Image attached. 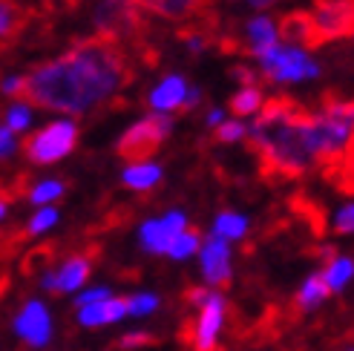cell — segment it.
Wrapping results in <instances>:
<instances>
[{
    "mask_svg": "<svg viewBox=\"0 0 354 351\" xmlns=\"http://www.w3.org/2000/svg\"><path fill=\"white\" fill-rule=\"evenodd\" d=\"M136 78V64L124 44L90 35L61 52L58 58L32 66L26 75H12L3 81L6 95L24 101L26 107L49 113L84 115L104 110L107 101Z\"/></svg>",
    "mask_w": 354,
    "mask_h": 351,
    "instance_id": "6da1fadb",
    "label": "cell"
},
{
    "mask_svg": "<svg viewBox=\"0 0 354 351\" xmlns=\"http://www.w3.org/2000/svg\"><path fill=\"white\" fill-rule=\"evenodd\" d=\"M242 138L245 147L257 155L259 176L265 182H297L317 167L311 142V110L288 95L262 101V110L251 130Z\"/></svg>",
    "mask_w": 354,
    "mask_h": 351,
    "instance_id": "7a4b0ae2",
    "label": "cell"
},
{
    "mask_svg": "<svg viewBox=\"0 0 354 351\" xmlns=\"http://www.w3.org/2000/svg\"><path fill=\"white\" fill-rule=\"evenodd\" d=\"M93 21H95V35L118 41L124 46L127 44L136 46L141 52V58H145V52L150 49V44L145 41L147 17L141 15L136 0H98Z\"/></svg>",
    "mask_w": 354,
    "mask_h": 351,
    "instance_id": "3957f363",
    "label": "cell"
},
{
    "mask_svg": "<svg viewBox=\"0 0 354 351\" xmlns=\"http://www.w3.org/2000/svg\"><path fill=\"white\" fill-rule=\"evenodd\" d=\"M170 118L167 115H147L130 124L127 130L121 133L118 144H115V153L121 155L124 162H133V164H145L150 162L153 155L162 150L165 138L170 135Z\"/></svg>",
    "mask_w": 354,
    "mask_h": 351,
    "instance_id": "277c9868",
    "label": "cell"
},
{
    "mask_svg": "<svg viewBox=\"0 0 354 351\" xmlns=\"http://www.w3.org/2000/svg\"><path fill=\"white\" fill-rule=\"evenodd\" d=\"M75 144H78V127L73 121H52L44 130L24 138L21 153L32 164H55L66 159L75 150Z\"/></svg>",
    "mask_w": 354,
    "mask_h": 351,
    "instance_id": "5b68a950",
    "label": "cell"
},
{
    "mask_svg": "<svg viewBox=\"0 0 354 351\" xmlns=\"http://www.w3.org/2000/svg\"><path fill=\"white\" fill-rule=\"evenodd\" d=\"M136 6L179 26H202L210 32H219L222 26L216 15V0H136Z\"/></svg>",
    "mask_w": 354,
    "mask_h": 351,
    "instance_id": "8992f818",
    "label": "cell"
},
{
    "mask_svg": "<svg viewBox=\"0 0 354 351\" xmlns=\"http://www.w3.org/2000/svg\"><path fill=\"white\" fill-rule=\"evenodd\" d=\"M259 69L268 81L277 84H297V81H308L320 75V66H317L303 49H294L286 44H277L268 52L259 55Z\"/></svg>",
    "mask_w": 354,
    "mask_h": 351,
    "instance_id": "52a82bcc",
    "label": "cell"
},
{
    "mask_svg": "<svg viewBox=\"0 0 354 351\" xmlns=\"http://www.w3.org/2000/svg\"><path fill=\"white\" fill-rule=\"evenodd\" d=\"M308 12L320 46L331 41H346L354 35V0H314Z\"/></svg>",
    "mask_w": 354,
    "mask_h": 351,
    "instance_id": "ba28073f",
    "label": "cell"
},
{
    "mask_svg": "<svg viewBox=\"0 0 354 351\" xmlns=\"http://www.w3.org/2000/svg\"><path fill=\"white\" fill-rule=\"evenodd\" d=\"M225 325V296L210 288L207 300L199 305V317L190 325V345L193 351H214Z\"/></svg>",
    "mask_w": 354,
    "mask_h": 351,
    "instance_id": "9c48e42d",
    "label": "cell"
},
{
    "mask_svg": "<svg viewBox=\"0 0 354 351\" xmlns=\"http://www.w3.org/2000/svg\"><path fill=\"white\" fill-rule=\"evenodd\" d=\"M182 231H187V216L182 214V210H170V214L158 216V219H147L145 225H141L138 242H141V248H145L147 254L167 256L173 239L179 236Z\"/></svg>",
    "mask_w": 354,
    "mask_h": 351,
    "instance_id": "30bf717a",
    "label": "cell"
},
{
    "mask_svg": "<svg viewBox=\"0 0 354 351\" xmlns=\"http://www.w3.org/2000/svg\"><path fill=\"white\" fill-rule=\"evenodd\" d=\"M93 259L95 254H73L69 259H64L58 271H44L41 274V285L46 291H55V294H75L78 288H84V283L90 279L93 274Z\"/></svg>",
    "mask_w": 354,
    "mask_h": 351,
    "instance_id": "8fae6325",
    "label": "cell"
},
{
    "mask_svg": "<svg viewBox=\"0 0 354 351\" xmlns=\"http://www.w3.org/2000/svg\"><path fill=\"white\" fill-rule=\"evenodd\" d=\"M15 334L21 337L29 348H44L52 340V317L49 308L41 300H26L21 305V311L15 314Z\"/></svg>",
    "mask_w": 354,
    "mask_h": 351,
    "instance_id": "7c38bea8",
    "label": "cell"
},
{
    "mask_svg": "<svg viewBox=\"0 0 354 351\" xmlns=\"http://www.w3.org/2000/svg\"><path fill=\"white\" fill-rule=\"evenodd\" d=\"M199 265H202V276L207 288H222L231 283L234 268H231V248H227V242L210 234L199 248Z\"/></svg>",
    "mask_w": 354,
    "mask_h": 351,
    "instance_id": "4fadbf2b",
    "label": "cell"
},
{
    "mask_svg": "<svg viewBox=\"0 0 354 351\" xmlns=\"http://www.w3.org/2000/svg\"><path fill=\"white\" fill-rule=\"evenodd\" d=\"M277 35L282 38L286 46H294V49H320L317 44V32H314V21H311V12L306 9H291L286 12L277 21Z\"/></svg>",
    "mask_w": 354,
    "mask_h": 351,
    "instance_id": "5bb4252c",
    "label": "cell"
},
{
    "mask_svg": "<svg viewBox=\"0 0 354 351\" xmlns=\"http://www.w3.org/2000/svg\"><path fill=\"white\" fill-rule=\"evenodd\" d=\"M124 317H127V300H121V296H110V300H101V303L78 308V325L81 328L113 325Z\"/></svg>",
    "mask_w": 354,
    "mask_h": 351,
    "instance_id": "9a60e30c",
    "label": "cell"
},
{
    "mask_svg": "<svg viewBox=\"0 0 354 351\" xmlns=\"http://www.w3.org/2000/svg\"><path fill=\"white\" fill-rule=\"evenodd\" d=\"M185 95H187L185 78H182V75H167V78L150 93V107L158 110V113H170V110L179 113Z\"/></svg>",
    "mask_w": 354,
    "mask_h": 351,
    "instance_id": "2e32d148",
    "label": "cell"
},
{
    "mask_svg": "<svg viewBox=\"0 0 354 351\" xmlns=\"http://www.w3.org/2000/svg\"><path fill=\"white\" fill-rule=\"evenodd\" d=\"M328 285H326V279L323 274H311L306 276V283L299 285L297 291V311H314V308H320L326 300H328Z\"/></svg>",
    "mask_w": 354,
    "mask_h": 351,
    "instance_id": "e0dca14e",
    "label": "cell"
},
{
    "mask_svg": "<svg viewBox=\"0 0 354 351\" xmlns=\"http://www.w3.org/2000/svg\"><path fill=\"white\" fill-rule=\"evenodd\" d=\"M121 182L124 187L130 190H150L162 182V167L153 164V162H145V164H130L127 170L121 173Z\"/></svg>",
    "mask_w": 354,
    "mask_h": 351,
    "instance_id": "ac0fdd59",
    "label": "cell"
},
{
    "mask_svg": "<svg viewBox=\"0 0 354 351\" xmlns=\"http://www.w3.org/2000/svg\"><path fill=\"white\" fill-rule=\"evenodd\" d=\"M323 279H326V285L331 294H340L348 283H351V276H354V259L351 256H334L326 262V268L320 271Z\"/></svg>",
    "mask_w": 354,
    "mask_h": 351,
    "instance_id": "d6986e66",
    "label": "cell"
},
{
    "mask_svg": "<svg viewBox=\"0 0 354 351\" xmlns=\"http://www.w3.org/2000/svg\"><path fill=\"white\" fill-rule=\"evenodd\" d=\"M248 234V219L242 214H234V210H222V214L214 219V236L225 239V242H236Z\"/></svg>",
    "mask_w": 354,
    "mask_h": 351,
    "instance_id": "ffe728a7",
    "label": "cell"
},
{
    "mask_svg": "<svg viewBox=\"0 0 354 351\" xmlns=\"http://www.w3.org/2000/svg\"><path fill=\"white\" fill-rule=\"evenodd\" d=\"M259 107H262V86H242V90L227 101V110L234 115H254Z\"/></svg>",
    "mask_w": 354,
    "mask_h": 351,
    "instance_id": "44dd1931",
    "label": "cell"
},
{
    "mask_svg": "<svg viewBox=\"0 0 354 351\" xmlns=\"http://www.w3.org/2000/svg\"><path fill=\"white\" fill-rule=\"evenodd\" d=\"M202 248V234L196 231V227H190V231H182L179 236L173 239V245H170V251H167V256L170 259H187V256H193Z\"/></svg>",
    "mask_w": 354,
    "mask_h": 351,
    "instance_id": "7402d4cb",
    "label": "cell"
},
{
    "mask_svg": "<svg viewBox=\"0 0 354 351\" xmlns=\"http://www.w3.org/2000/svg\"><path fill=\"white\" fill-rule=\"evenodd\" d=\"M64 196V182L61 179H46L41 184H35L29 190V202L32 205H52L55 199Z\"/></svg>",
    "mask_w": 354,
    "mask_h": 351,
    "instance_id": "603a6c76",
    "label": "cell"
},
{
    "mask_svg": "<svg viewBox=\"0 0 354 351\" xmlns=\"http://www.w3.org/2000/svg\"><path fill=\"white\" fill-rule=\"evenodd\" d=\"M158 296L145 291V294H133L127 296V317H150V314L158 308Z\"/></svg>",
    "mask_w": 354,
    "mask_h": 351,
    "instance_id": "cb8c5ba5",
    "label": "cell"
},
{
    "mask_svg": "<svg viewBox=\"0 0 354 351\" xmlns=\"http://www.w3.org/2000/svg\"><path fill=\"white\" fill-rule=\"evenodd\" d=\"M55 225H58V210H55V207H41L38 214L29 219V225H26L24 234H26V236H41V234L52 231Z\"/></svg>",
    "mask_w": 354,
    "mask_h": 351,
    "instance_id": "d4e9b609",
    "label": "cell"
},
{
    "mask_svg": "<svg viewBox=\"0 0 354 351\" xmlns=\"http://www.w3.org/2000/svg\"><path fill=\"white\" fill-rule=\"evenodd\" d=\"M245 124L239 118H231V121H222L219 127H214V142H222V144H234V142H242L245 138Z\"/></svg>",
    "mask_w": 354,
    "mask_h": 351,
    "instance_id": "484cf974",
    "label": "cell"
},
{
    "mask_svg": "<svg viewBox=\"0 0 354 351\" xmlns=\"http://www.w3.org/2000/svg\"><path fill=\"white\" fill-rule=\"evenodd\" d=\"M32 121V110L26 107V104H15V107L6 113V130L9 133H24L29 127Z\"/></svg>",
    "mask_w": 354,
    "mask_h": 351,
    "instance_id": "4316f807",
    "label": "cell"
},
{
    "mask_svg": "<svg viewBox=\"0 0 354 351\" xmlns=\"http://www.w3.org/2000/svg\"><path fill=\"white\" fill-rule=\"evenodd\" d=\"M331 227H334V234H354V202L334 214Z\"/></svg>",
    "mask_w": 354,
    "mask_h": 351,
    "instance_id": "83f0119b",
    "label": "cell"
},
{
    "mask_svg": "<svg viewBox=\"0 0 354 351\" xmlns=\"http://www.w3.org/2000/svg\"><path fill=\"white\" fill-rule=\"evenodd\" d=\"M110 288L107 285H98V288H90V291H84V294H78L75 296V303H78V308H84V305H93V303H101V300H110Z\"/></svg>",
    "mask_w": 354,
    "mask_h": 351,
    "instance_id": "f1b7e54d",
    "label": "cell"
},
{
    "mask_svg": "<svg viewBox=\"0 0 354 351\" xmlns=\"http://www.w3.org/2000/svg\"><path fill=\"white\" fill-rule=\"evenodd\" d=\"M231 78H236L242 86H262V78H259L257 69H251V66H242V64L231 69Z\"/></svg>",
    "mask_w": 354,
    "mask_h": 351,
    "instance_id": "f546056e",
    "label": "cell"
},
{
    "mask_svg": "<svg viewBox=\"0 0 354 351\" xmlns=\"http://www.w3.org/2000/svg\"><path fill=\"white\" fill-rule=\"evenodd\" d=\"M12 153H15V133L0 127V159H9Z\"/></svg>",
    "mask_w": 354,
    "mask_h": 351,
    "instance_id": "4dcf8cb0",
    "label": "cell"
},
{
    "mask_svg": "<svg viewBox=\"0 0 354 351\" xmlns=\"http://www.w3.org/2000/svg\"><path fill=\"white\" fill-rule=\"evenodd\" d=\"M202 101V90H196V86H190L187 90V95H185V101H182V107H179V115H187L196 104Z\"/></svg>",
    "mask_w": 354,
    "mask_h": 351,
    "instance_id": "1f68e13d",
    "label": "cell"
},
{
    "mask_svg": "<svg viewBox=\"0 0 354 351\" xmlns=\"http://www.w3.org/2000/svg\"><path fill=\"white\" fill-rule=\"evenodd\" d=\"M145 343H150V337H145V334H141V331H133L130 337H124V340H121V345H124V348H133V345H145Z\"/></svg>",
    "mask_w": 354,
    "mask_h": 351,
    "instance_id": "d6a6232c",
    "label": "cell"
},
{
    "mask_svg": "<svg viewBox=\"0 0 354 351\" xmlns=\"http://www.w3.org/2000/svg\"><path fill=\"white\" fill-rule=\"evenodd\" d=\"M222 121H225V118H222V110H210V113H207V127H210V130L219 127Z\"/></svg>",
    "mask_w": 354,
    "mask_h": 351,
    "instance_id": "836d02e7",
    "label": "cell"
},
{
    "mask_svg": "<svg viewBox=\"0 0 354 351\" xmlns=\"http://www.w3.org/2000/svg\"><path fill=\"white\" fill-rule=\"evenodd\" d=\"M248 6H254V9H265V6H274V3H279V0H245Z\"/></svg>",
    "mask_w": 354,
    "mask_h": 351,
    "instance_id": "e575fe53",
    "label": "cell"
},
{
    "mask_svg": "<svg viewBox=\"0 0 354 351\" xmlns=\"http://www.w3.org/2000/svg\"><path fill=\"white\" fill-rule=\"evenodd\" d=\"M6 210H9V196L6 193H0V219L6 216Z\"/></svg>",
    "mask_w": 354,
    "mask_h": 351,
    "instance_id": "d590c367",
    "label": "cell"
},
{
    "mask_svg": "<svg viewBox=\"0 0 354 351\" xmlns=\"http://www.w3.org/2000/svg\"><path fill=\"white\" fill-rule=\"evenodd\" d=\"M346 351H354V345H351V348H346Z\"/></svg>",
    "mask_w": 354,
    "mask_h": 351,
    "instance_id": "8d00e7d4",
    "label": "cell"
}]
</instances>
